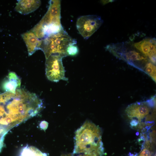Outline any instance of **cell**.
I'll return each mask as SVG.
<instances>
[{
  "label": "cell",
  "instance_id": "1",
  "mask_svg": "<svg viewBox=\"0 0 156 156\" xmlns=\"http://www.w3.org/2000/svg\"><path fill=\"white\" fill-rule=\"evenodd\" d=\"M72 156H103L104 148L99 127L86 121L76 131Z\"/></svg>",
  "mask_w": 156,
  "mask_h": 156
},
{
  "label": "cell",
  "instance_id": "2",
  "mask_svg": "<svg viewBox=\"0 0 156 156\" xmlns=\"http://www.w3.org/2000/svg\"><path fill=\"white\" fill-rule=\"evenodd\" d=\"M27 120L18 100L9 92L0 94V140L12 129Z\"/></svg>",
  "mask_w": 156,
  "mask_h": 156
},
{
  "label": "cell",
  "instance_id": "3",
  "mask_svg": "<svg viewBox=\"0 0 156 156\" xmlns=\"http://www.w3.org/2000/svg\"><path fill=\"white\" fill-rule=\"evenodd\" d=\"M155 96L146 101L137 102L129 105L125 112L132 127L142 128L153 125L155 113Z\"/></svg>",
  "mask_w": 156,
  "mask_h": 156
},
{
  "label": "cell",
  "instance_id": "4",
  "mask_svg": "<svg viewBox=\"0 0 156 156\" xmlns=\"http://www.w3.org/2000/svg\"><path fill=\"white\" fill-rule=\"evenodd\" d=\"M60 13V1L50 0L47 12L32 28L33 30L43 38L58 33L63 29L61 23Z\"/></svg>",
  "mask_w": 156,
  "mask_h": 156
},
{
  "label": "cell",
  "instance_id": "5",
  "mask_svg": "<svg viewBox=\"0 0 156 156\" xmlns=\"http://www.w3.org/2000/svg\"><path fill=\"white\" fill-rule=\"evenodd\" d=\"M116 57L137 67L141 65L146 64L149 61L146 56L135 49L131 42H126L111 43L105 47Z\"/></svg>",
  "mask_w": 156,
  "mask_h": 156
},
{
  "label": "cell",
  "instance_id": "6",
  "mask_svg": "<svg viewBox=\"0 0 156 156\" xmlns=\"http://www.w3.org/2000/svg\"><path fill=\"white\" fill-rule=\"evenodd\" d=\"M72 39L63 29L42 40L40 50L44 53L46 59L51 55H58L63 58L67 56L66 49Z\"/></svg>",
  "mask_w": 156,
  "mask_h": 156
},
{
  "label": "cell",
  "instance_id": "7",
  "mask_svg": "<svg viewBox=\"0 0 156 156\" xmlns=\"http://www.w3.org/2000/svg\"><path fill=\"white\" fill-rule=\"evenodd\" d=\"M62 58L58 55H51L46 59L45 74L49 80L55 82L61 80H67L65 76Z\"/></svg>",
  "mask_w": 156,
  "mask_h": 156
},
{
  "label": "cell",
  "instance_id": "8",
  "mask_svg": "<svg viewBox=\"0 0 156 156\" xmlns=\"http://www.w3.org/2000/svg\"><path fill=\"white\" fill-rule=\"evenodd\" d=\"M103 23V20L99 16H83L77 19L76 27L79 33L83 38L88 39L98 30Z\"/></svg>",
  "mask_w": 156,
  "mask_h": 156
},
{
  "label": "cell",
  "instance_id": "9",
  "mask_svg": "<svg viewBox=\"0 0 156 156\" xmlns=\"http://www.w3.org/2000/svg\"><path fill=\"white\" fill-rule=\"evenodd\" d=\"M131 43L135 49L147 57L151 62L155 64L156 40L155 38H146L138 42Z\"/></svg>",
  "mask_w": 156,
  "mask_h": 156
},
{
  "label": "cell",
  "instance_id": "10",
  "mask_svg": "<svg viewBox=\"0 0 156 156\" xmlns=\"http://www.w3.org/2000/svg\"><path fill=\"white\" fill-rule=\"evenodd\" d=\"M21 37L25 43L29 56L32 55L37 50H40L42 40L39 39L31 30L23 34Z\"/></svg>",
  "mask_w": 156,
  "mask_h": 156
},
{
  "label": "cell",
  "instance_id": "11",
  "mask_svg": "<svg viewBox=\"0 0 156 156\" xmlns=\"http://www.w3.org/2000/svg\"><path fill=\"white\" fill-rule=\"evenodd\" d=\"M41 4L40 0H20L18 1L14 10L24 15L28 14L38 9Z\"/></svg>",
  "mask_w": 156,
  "mask_h": 156
},
{
  "label": "cell",
  "instance_id": "12",
  "mask_svg": "<svg viewBox=\"0 0 156 156\" xmlns=\"http://www.w3.org/2000/svg\"><path fill=\"white\" fill-rule=\"evenodd\" d=\"M21 83V80L17 75L14 72H10L4 81L2 87L6 92L15 93L16 90L20 88Z\"/></svg>",
  "mask_w": 156,
  "mask_h": 156
},
{
  "label": "cell",
  "instance_id": "13",
  "mask_svg": "<svg viewBox=\"0 0 156 156\" xmlns=\"http://www.w3.org/2000/svg\"><path fill=\"white\" fill-rule=\"evenodd\" d=\"M19 156H48L33 146H27L21 150ZM62 156H69L68 155Z\"/></svg>",
  "mask_w": 156,
  "mask_h": 156
},
{
  "label": "cell",
  "instance_id": "14",
  "mask_svg": "<svg viewBox=\"0 0 156 156\" xmlns=\"http://www.w3.org/2000/svg\"><path fill=\"white\" fill-rule=\"evenodd\" d=\"M79 49L76 40L73 39L68 45L66 49L67 56H74L77 54Z\"/></svg>",
  "mask_w": 156,
  "mask_h": 156
},
{
  "label": "cell",
  "instance_id": "15",
  "mask_svg": "<svg viewBox=\"0 0 156 156\" xmlns=\"http://www.w3.org/2000/svg\"><path fill=\"white\" fill-rule=\"evenodd\" d=\"M145 72L156 82V66L150 61L148 62L144 67Z\"/></svg>",
  "mask_w": 156,
  "mask_h": 156
},
{
  "label": "cell",
  "instance_id": "16",
  "mask_svg": "<svg viewBox=\"0 0 156 156\" xmlns=\"http://www.w3.org/2000/svg\"><path fill=\"white\" fill-rule=\"evenodd\" d=\"M150 151L146 148L144 149L141 152L139 156H151Z\"/></svg>",
  "mask_w": 156,
  "mask_h": 156
},
{
  "label": "cell",
  "instance_id": "17",
  "mask_svg": "<svg viewBox=\"0 0 156 156\" xmlns=\"http://www.w3.org/2000/svg\"><path fill=\"white\" fill-rule=\"evenodd\" d=\"M48 126V123L45 121L41 122L40 124V127L41 129L45 130L47 129Z\"/></svg>",
  "mask_w": 156,
  "mask_h": 156
}]
</instances>
